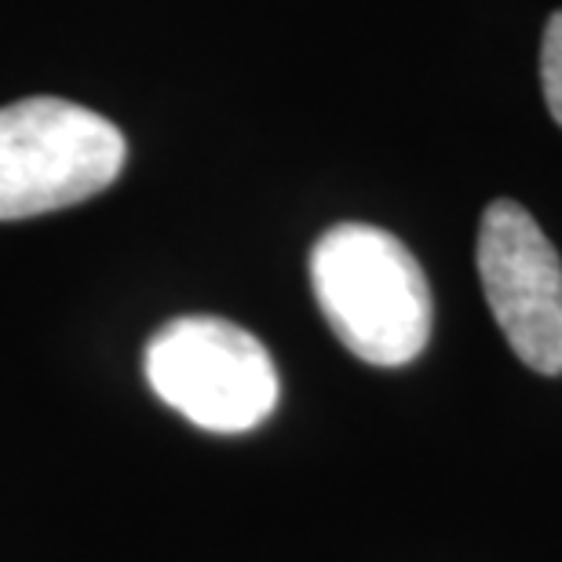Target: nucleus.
Listing matches in <instances>:
<instances>
[{
    "label": "nucleus",
    "instance_id": "1",
    "mask_svg": "<svg viewBox=\"0 0 562 562\" xmlns=\"http://www.w3.org/2000/svg\"><path fill=\"white\" fill-rule=\"evenodd\" d=\"M311 285L336 340L369 366H406L431 340V285L395 234L336 223L311 249Z\"/></svg>",
    "mask_w": 562,
    "mask_h": 562
},
{
    "label": "nucleus",
    "instance_id": "5",
    "mask_svg": "<svg viewBox=\"0 0 562 562\" xmlns=\"http://www.w3.org/2000/svg\"><path fill=\"white\" fill-rule=\"evenodd\" d=\"M541 85L548 110H552L555 125L562 128V11L548 19L544 44H541Z\"/></svg>",
    "mask_w": 562,
    "mask_h": 562
},
{
    "label": "nucleus",
    "instance_id": "4",
    "mask_svg": "<svg viewBox=\"0 0 562 562\" xmlns=\"http://www.w3.org/2000/svg\"><path fill=\"white\" fill-rule=\"evenodd\" d=\"M479 278L504 340L541 376H562V260L519 201H493L479 223Z\"/></svg>",
    "mask_w": 562,
    "mask_h": 562
},
{
    "label": "nucleus",
    "instance_id": "2",
    "mask_svg": "<svg viewBox=\"0 0 562 562\" xmlns=\"http://www.w3.org/2000/svg\"><path fill=\"white\" fill-rule=\"evenodd\" d=\"M128 146L114 121L55 95L0 106V220H30L103 194Z\"/></svg>",
    "mask_w": 562,
    "mask_h": 562
},
{
    "label": "nucleus",
    "instance_id": "3",
    "mask_svg": "<svg viewBox=\"0 0 562 562\" xmlns=\"http://www.w3.org/2000/svg\"><path fill=\"white\" fill-rule=\"evenodd\" d=\"M154 395L201 431L241 435L278 406V369L249 329L190 314L154 333L143 358Z\"/></svg>",
    "mask_w": 562,
    "mask_h": 562
}]
</instances>
